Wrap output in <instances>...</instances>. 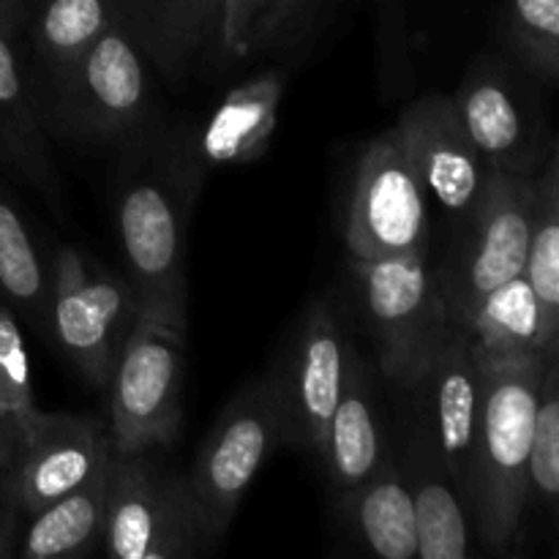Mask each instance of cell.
<instances>
[{"label":"cell","mask_w":559,"mask_h":559,"mask_svg":"<svg viewBox=\"0 0 559 559\" xmlns=\"http://www.w3.org/2000/svg\"><path fill=\"white\" fill-rule=\"evenodd\" d=\"M317 0H224L218 60H243L282 41Z\"/></svg>","instance_id":"28"},{"label":"cell","mask_w":559,"mask_h":559,"mask_svg":"<svg viewBox=\"0 0 559 559\" xmlns=\"http://www.w3.org/2000/svg\"><path fill=\"white\" fill-rule=\"evenodd\" d=\"M107 513V467L85 486L49 502L25 519L14 557L63 559L80 557L102 546Z\"/></svg>","instance_id":"23"},{"label":"cell","mask_w":559,"mask_h":559,"mask_svg":"<svg viewBox=\"0 0 559 559\" xmlns=\"http://www.w3.org/2000/svg\"><path fill=\"white\" fill-rule=\"evenodd\" d=\"M27 3L25 0H0V31L9 36H20L25 25Z\"/></svg>","instance_id":"33"},{"label":"cell","mask_w":559,"mask_h":559,"mask_svg":"<svg viewBox=\"0 0 559 559\" xmlns=\"http://www.w3.org/2000/svg\"><path fill=\"white\" fill-rule=\"evenodd\" d=\"M207 173L191 147V126L156 123L120 147L115 169V229L123 278L142 320L186 336L189 222Z\"/></svg>","instance_id":"1"},{"label":"cell","mask_w":559,"mask_h":559,"mask_svg":"<svg viewBox=\"0 0 559 559\" xmlns=\"http://www.w3.org/2000/svg\"><path fill=\"white\" fill-rule=\"evenodd\" d=\"M284 85L282 71L251 76L218 102L202 129L191 126V147L205 173L257 162L267 151L276 134Z\"/></svg>","instance_id":"19"},{"label":"cell","mask_w":559,"mask_h":559,"mask_svg":"<svg viewBox=\"0 0 559 559\" xmlns=\"http://www.w3.org/2000/svg\"><path fill=\"white\" fill-rule=\"evenodd\" d=\"M186 336L142 320L126 338L109 377L107 435L112 453L169 448L180 431Z\"/></svg>","instance_id":"10"},{"label":"cell","mask_w":559,"mask_h":559,"mask_svg":"<svg viewBox=\"0 0 559 559\" xmlns=\"http://www.w3.org/2000/svg\"><path fill=\"white\" fill-rule=\"evenodd\" d=\"M404 393L429 426L453 484L467 500L469 459L478 437L484 396V364L462 328H453L451 336L431 358L429 369Z\"/></svg>","instance_id":"14"},{"label":"cell","mask_w":559,"mask_h":559,"mask_svg":"<svg viewBox=\"0 0 559 559\" xmlns=\"http://www.w3.org/2000/svg\"><path fill=\"white\" fill-rule=\"evenodd\" d=\"M500 36L511 60L538 82L559 80V0H506Z\"/></svg>","instance_id":"27"},{"label":"cell","mask_w":559,"mask_h":559,"mask_svg":"<svg viewBox=\"0 0 559 559\" xmlns=\"http://www.w3.org/2000/svg\"><path fill=\"white\" fill-rule=\"evenodd\" d=\"M349 271L382 377L407 391L456 328L440 298L435 271L426 254L399 260L349 257Z\"/></svg>","instance_id":"4"},{"label":"cell","mask_w":559,"mask_h":559,"mask_svg":"<svg viewBox=\"0 0 559 559\" xmlns=\"http://www.w3.org/2000/svg\"><path fill=\"white\" fill-rule=\"evenodd\" d=\"M0 167L25 180L58 216H66L63 180L55 167L36 85L27 80L16 36L0 31Z\"/></svg>","instance_id":"18"},{"label":"cell","mask_w":559,"mask_h":559,"mask_svg":"<svg viewBox=\"0 0 559 559\" xmlns=\"http://www.w3.org/2000/svg\"><path fill=\"white\" fill-rule=\"evenodd\" d=\"M336 506L366 551L385 559L418 557L413 497L393 453L366 484L349 491Z\"/></svg>","instance_id":"21"},{"label":"cell","mask_w":559,"mask_h":559,"mask_svg":"<svg viewBox=\"0 0 559 559\" xmlns=\"http://www.w3.org/2000/svg\"><path fill=\"white\" fill-rule=\"evenodd\" d=\"M0 304L47 336L49 265L20 205L0 180Z\"/></svg>","instance_id":"25"},{"label":"cell","mask_w":559,"mask_h":559,"mask_svg":"<svg viewBox=\"0 0 559 559\" xmlns=\"http://www.w3.org/2000/svg\"><path fill=\"white\" fill-rule=\"evenodd\" d=\"M462 331L480 364H508L559 347V336L546 331L544 311L524 273L486 295Z\"/></svg>","instance_id":"22"},{"label":"cell","mask_w":559,"mask_h":559,"mask_svg":"<svg viewBox=\"0 0 559 559\" xmlns=\"http://www.w3.org/2000/svg\"><path fill=\"white\" fill-rule=\"evenodd\" d=\"M453 104L491 173L535 178L557 145L546 129L538 80L513 60L480 55L453 93Z\"/></svg>","instance_id":"9"},{"label":"cell","mask_w":559,"mask_h":559,"mask_svg":"<svg viewBox=\"0 0 559 559\" xmlns=\"http://www.w3.org/2000/svg\"><path fill=\"white\" fill-rule=\"evenodd\" d=\"M102 546L118 559H189L205 551L189 475L164 469L151 451H109Z\"/></svg>","instance_id":"6"},{"label":"cell","mask_w":559,"mask_h":559,"mask_svg":"<svg viewBox=\"0 0 559 559\" xmlns=\"http://www.w3.org/2000/svg\"><path fill=\"white\" fill-rule=\"evenodd\" d=\"M429 194L399 145L396 131L374 136L360 153L349 197L344 243L355 260L426 254Z\"/></svg>","instance_id":"12"},{"label":"cell","mask_w":559,"mask_h":559,"mask_svg":"<svg viewBox=\"0 0 559 559\" xmlns=\"http://www.w3.org/2000/svg\"><path fill=\"white\" fill-rule=\"evenodd\" d=\"M559 500V347L546 353L527 464V506L557 513Z\"/></svg>","instance_id":"29"},{"label":"cell","mask_w":559,"mask_h":559,"mask_svg":"<svg viewBox=\"0 0 559 559\" xmlns=\"http://www.w3.org/2000/svg\"><path fill=\"white\" fill-rule=\"evenodd\" d=\"M278 445H284L282 404L262 374L246 382L222 409L189 473L207 546L227 533L240 500Z\"/></svg>","instance_id":"8"},{"label":"cell","mask_w":559,"mask_h":559,"mask_svg":"<svg viewBox=\"0 0 559 559\" xmlns=\"http://www.w3.org/2000/svg\"><path fill=\"white\" fill-rule=\"evenodd\" d=\"M36 413L31 358L22 338L20 317L0 304V424L16 426L22 435Z\"/></svg>","instance_id":"30"},{"label":"cell","mask_w":559,"mask_h":559,"mask_svg":"<svg viewBox=\"0 0 559 559\" xmlns=\"http://www.w3.org/2000/svg\"><path fill=\"white\" fill-rule=\"evenodd\" d=\"M25 3H27V5H31V0H25Z\"/></svg>","instance_id":"34"},{"label":"cell","mask_w":559,"mask_h":559,"mask_svg":"<svg viewBox=\"0 0 559 559\" xmlns=\"http://www.w3.org/2000/svg\"><path fill=\"white\" fill-rule=\"evenodd\" d=\"M393 131L426 194L459 224L467 222L484 197L491 169L469 140L453 96H420L399 115Z\"/></svg>","instance_id":"13"},{"label":"cell","mask_w":559,"mask_h":559,"mask_svg":"<svg viewBox=\"0 0 559 559\" xmlns=\"http://www.w3.org/2000/svg\"><path fill=\"white\" fill-rule=\"evenodd\" d=\"M393 429V456L415 508L420 559H467L475 551V524L462 491L453 484L418 409Z\"/></svg>","instance_id":"15"},{"label":"cell","mask_w":559,"mask_h":559,"mask_svg":"<svg viewBox=\"0 0 559 559\" xmlns=\"http://www.w3.org/2000/svg\"><path fill=\"white\" fill-rule=\"evenodd\" d=\"M200 3H202V36H205V52H202V58L216 60L224 0H200Z\"/></svg>","instance_id":"32"},{"label":"cell","mask_w":559,"mask_h":559,"mask_svg":"<svg viewBox=\"0 0 559 559\" xmlns=\"http://www.w3.org/2000/svg\"><path fill=\"white\" fill-rule=\"evenodd\" d=\"M115 20L126 27L147 63L173 85H183L205 52L200 0H112Z\"/></svg>","instance_id":"20"},{"label":"cell","mask_w":559,"mask_h":559,"mask_svg":"<svg viewBox=\"0 0 559 559\" xmlns=\"http://www.w3.org/2000/svg\"><path fill=\"white\" fill-rule=\"evenodd\" d=\"M535 178L491 173L473 216L459 224L462 229L453 249L440 265L431 267L448 317L456 328L467 325L486 295L524 273L538 191Z\"/></svg>","instance_id":"5"},{"label":"cell","mask_w":559,"mask_h":559,"mask_svg":"<svg viewBox=\"0 0 559 559\" xmlns=\"http://www.w3.org/2000/svg\"><path fill=\"white\" fill-rule=\"evenodd\" d=\"M20 429L11 424H0V559L14 557L16 538L25 524L20 497Z\"/></svg>","instance_id":"31"},{"label":"cell","mask_w":559,"mask_h":559,"mask_svg":"<svg viewBox=\"0 0 559 559\" xmlns=\"http://www.w3.org/2000/svg\"><path fill=\"white\" fill-rule=\"evenodd\" d=\"M546 353L508 364H484V396L469 459L467 506L475 538L491 551H513L524 538L530 508V442Z\"/></svg>","instance_id":"2"},{"label":"cell","mask_w":559,"mask_h":559,"mask_svg":"<svg viewBox=\"0 0 559 559\" xmlns=\"http://www.w3.org/2000/svg\"><path fill=\"white\" fill-rule=\"evenodd\" d=\"M109 451L107 426L96 418L38 409L22 431L20 497L25 519L102 473Z\"/></svg>","instance_id":"17"},{"label":"cell","mask_w":559,"mask_h":559,"mask_svg":"<svg viewBox=\"0 0 559 559\" xmlns=\"http://www.w3.org/2000/svg\"><path fill=\"white\" fill-rule=\"evenodd\" d=\"M145 55L118 20L96 44L38 91L47 131L80 145L123 147L158 123Z\"/></svg>","instance_id":"3"},{"label":"cell","mask_w":559,"mask_h":559,"mask_svg":"<svg viewBox=\"0 0 559 559\" xmlns=\"http://www.w3.org/2000/svg\"><path fill=\"white\" fill-rule=\"evenodd\" d=\"M353 336L331 298H317L300 317L273 371H267L284 415V445L320 464L328 426L342 396Z\"/></svg>","instance_id":"11"},{"label":"cell","mask_w":559,"mask_h":559,"mask_svg":"<svg viewBox=\"0 0 559 559\" xmlns=\"http://www.w3.org/2000/svg\"><path fill=\"white\" fill-rule=\"evenodd\" d=\"M112 22V0H31L22 33L47 76L36 93L74 66Z\"/></svg>","instance_id":"24"},{"label":"cell","mask_w":559,"mask_h":559,"mask_svg":"<svg viewBox=\"0 0 559 559\" xmlns=\"http://www.w3.org/2000/svg\"><path fill=\"white\" fill-rule=\"evenodd\" d=\"M140 317L123 276L74 246L55 251L49 262L47 336L93 388L107 391L120 349Z\"/></svg>","instance_id":"7"},{"label":"cell","mask_w":559,"mask_h":559,"mask_svg":"<svg viewBox=\"0 0 559 559\" xmlns=\"http://www.w3.org/2000/svg\"><path fill=\"white\" fill-rule=\"evenodd\" d=\"M393 453V426L382 402L380 380L369 360L349 347L342 396L333 409L320 467L336 502L371 478Z\"/></svg>","instance_id":"16"},{"label":"cell","mask_w":559,"mask_h":559,"mask_svg":"<svg viewBox=\"0 0 559 559\" xmlns=\"http://www.w3.org/2000/svg\"><path fill=\"white\" fill-rule=\"evenodd\" d=\"M533 224H530L524 278L544 311L546 331L559 336V153L557 145L538 173Z\"/></svg>","instance_id":"26"}]
</instances>
